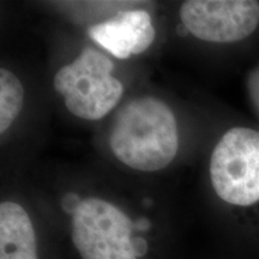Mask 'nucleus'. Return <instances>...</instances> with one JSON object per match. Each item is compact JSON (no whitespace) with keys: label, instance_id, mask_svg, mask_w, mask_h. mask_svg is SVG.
<instances>
[{"label":"nucleus","instance_id":"nucleus-1","mask_svg":"<svg viewBox=\"0 0 259 259\" xmlns=\"http://www.w3.org/2000/svg\"><path fill=\"white\" fill-rule=\"evenodd\" d=\"M109 147L114 156L132 169H163L174 160L179 148L176 115L156 97L131 100L114 116Z\"/></svg>","mask_w":259,"mask_h":259},{"label":"nucleus","instance_id":"nucleus-2","mask_svg":"<svg viewBox=\"0 0 259 259\" xmlns=\"http://www.w3.org/2000/svg\"><path fill=\"white\" fill-rule=\"evenodd\" d=\"M71 215V238L82 259H138L147 254V240L134 235L135 223L113 204L90 197Z\"/></svg>","mask_w":259,"mask_h":259},{"label":"nucleus","instance_id":"nucleus-3","mask_svg":"<svg viewBox=\"0 0 259 259\" xmlns=\"http://www.w3.org/2000/svg\"><path fill=\"white\" fill-rule=\"evenodd\" d=\"M114 64L92 47L80 52L72 63L54 76V88L64 96L65 106L73 115L99 120L120 101L124 87L112 72Z\"/></svg>","mask_w":259,"mask_h":259},{"label":"nucleus","instance_id":"nucleus-4","mask_svg":"<svg viewBox=\"0 0 259 259\" xmlns=\"http://www.w3.org/2000/svg\"><path fill=\"white\" fill-rule=\"evenodd\" d=\"M215 192L233 205L247 206L259 200V131L234 127L227 131L210 160Z\"/></svg>","mask_w":259,"mask_h":259},{"label":"nucleus","instance_id":"nucleus-5","mask_svg":"<svg viewBox=\"0 0 259 259\" xmlns=\"http://www.w3.org/2000/svg\"><path fill=\"white\" fill-rule=\"evenodd\" d=\"M184 27L202 41L229 44L250 36L259 23L252 0H189L179 11Z\"/></svg>","mask_w":259,"mask_h":259},{"label":"nucleus","instance_id":"nucleus-6","mask_svg":"<svg viewBox=\"0 0 259 259\" xmlns=\"http://www.w3.org/2000/svg\"><path fill=\"white\" fill-rule=\"evenodd\" d=\"M89 36L118 59L141 54L151 46L156 31L143 10L119 12L108 21L89 28Z\"/></svg>","mask_w":259,"mask_h":259},{"label":"nucleus","instance_id":"nucleus-7","mask_svg":"<svg viewBox=\"0 0 259 259\" xmlns=\"http://www.w3.org/2000/svg\"><path fill=\"white\" fill-rule=\"evenodd\" d=\"M0 259H38L30 216L14 202L0 204Z\"/></svg>","mask_w":259,"mask_h":259},{"label":"nucleus","instance_id":"nucleus-8","mask_svg":"<svg viewBox=\"0 0 259 259\" xmlns=\"http://www.w3.org/2000/svg\"><path fill=\"white\" fill-rule=\"evenodd\" d=\"M24 105V89L11 71L0 70V132L4 134L19 115Z\"/></svg>","mask_w":259,"mask_h":259},{"label":"nucleus","instance_id":"nucleus-9","mask_svg":"<svg viewBox=\"0 0 259 259\" xmlns=\"http://www.w3.org/2000/svg\"><path fill=\"white\" fill-rule=\"evenodd\" d=\"M80 202H82V200H79L77 194L69 193V194H66V196H65V198L63 200V205H64V208L67 210V211L72 213L74 210H76L77 206L79 205Z\"/></svg>","mask_w":259,"mask_h":259}]
</instances>
